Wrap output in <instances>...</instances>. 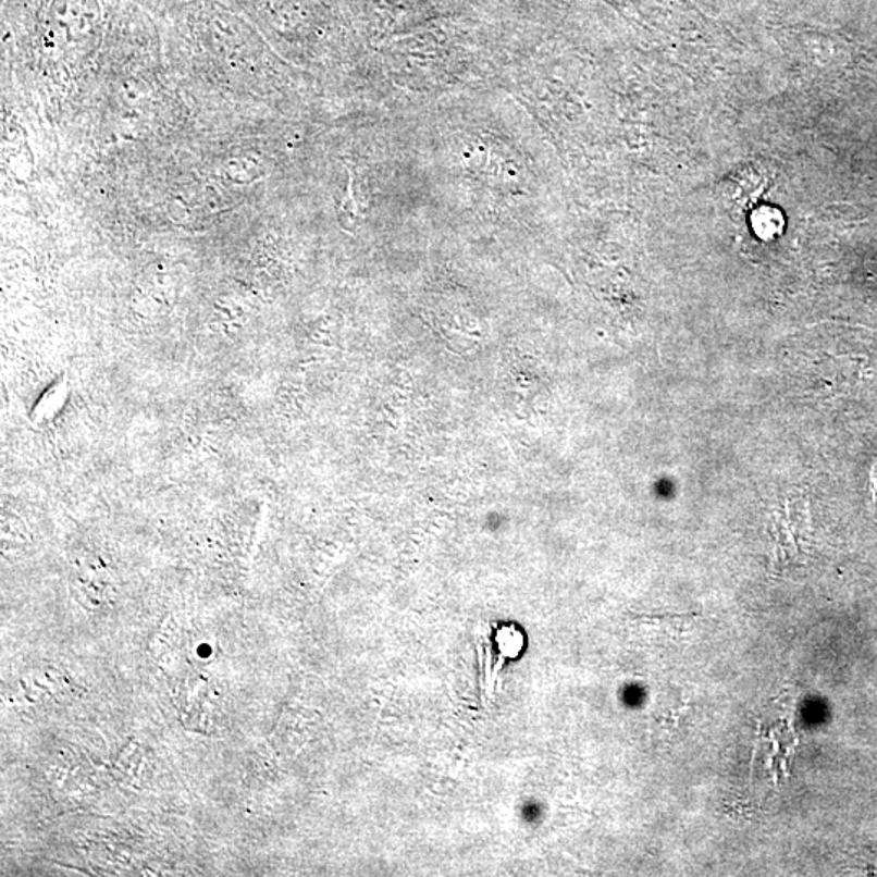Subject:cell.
<instances>
[{
	"label": "cell",
	"instance_id": "7a4b0ae2",
	"mask_svg": "<svg viewBox=\"0 0 877 877\" xmlns=\"http://www.w3.org/2000/svg\"><path fill=\"white\" fill-rule=\"evenodd\" d=\"M869 477H872V480L869 481H872L873 499H875V503L877 504V458L875 465H873Z\"/></svg>",
	"mask_w": 877,
	"mask_h": 877
},
{
	"label": "cell",
	"instance_id": "6da1fadb",
	"mask_svg": "<svg viewBox=\"0 0 877 877\" xmlns=\"http://www.w3.org/2000/svg\"><path fill=\"white\" fill-rule=\"evenodd\" d=\"M771 173L766 163L738 164L721 181L720 199L730 212L744 213L753 209L766 194Z\"/></svg>",
	"mask_w": 877,
	"mask_h": 877
}]
</instances>
